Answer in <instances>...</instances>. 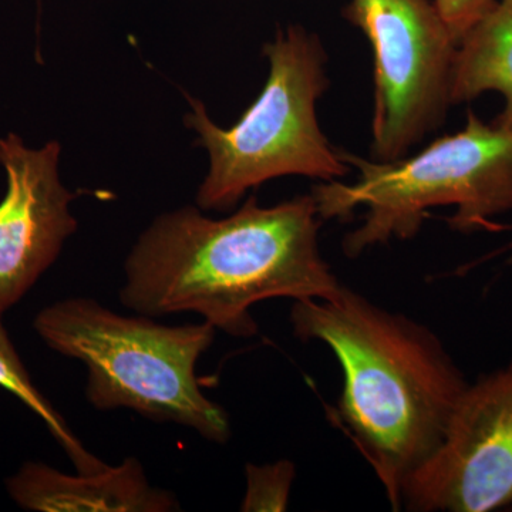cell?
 I'll return each instance as SVG.
<instances>
[{"instance_id":"1","label":"cell","mask_w":512,"mask_h":512,"mask_svg":"<svg viewBox=\"0 0 512 512\" xmlns=\"http://www.w3.org/2000/svg\"><path fill=\"white\" fill-rule=\"evenodd\" d=\"M313 195L275 207L255 197L224 220L185 207L158 217L128 255L120 302L157 318L194 312L234 338H254L251 309L272 298L328 299L339 292L319 249Z\"/></svg>"},{"instance_id":"2","label":"cell","mask_w":512,"mask_h":512,"mask_svg":"<svg viewBox=\"0 0 512 512\" xmlns=\"http://www.w3.org/2000/svg\"><path fill=\"white\" fill-rule=\"evenodd\" d=\"M291 325L336 356L343 386L328 419L402 510L404 481L440 446L470 383L463 370L433 330L345 285L332 298L293 301Z\"/></svg>"},{"instance_id":"3","label":"cell","mask_w":512,"mask_h":512,"mask_svg":"<svg viewBox=\"0 0 512 512\" xmlns=\"http://www.w3.org/2000/svg\"><path fill=\"white\" fill-rule=\"evenodd\" d=\"M339 153L359 170V180L328 181L312 195L322 221L345 220L356 208H367L363 224L343 239L348 258L394 238L416 237L430 208L456 207L448 224L466 234L497 228L491 220L512 211V131L485 124L473 111L463 130L413 157L372 163Z\"/></svg>"},{"instance_id":"4","label":"cell","mask_w":512,"mask_h":512,"mask_svg":"<svg viewBox=\"0 0 512 512\" xmlns=\"http://www.w3.org/2000/svg\"><path fill=\"white\" fill-rule=\"evenodd\" d=\"M35 329L50 349L86 366V397L96 409L134 410L181 424L212 443L231 439L228 413L205 396L195 375L217 330L205 320L167 326L72 298L43 309Z\"/></svg>"},{"instance_id":"5","label":"cell","mask_w":512,"mask_h":512,"mask_svg":"<svg viewBox=\"0 0 512 512\" xmlns=\"http://www.w3.org/2000/svg\"><path fill=\"white\" fill-rule=\"evenodd\" d=\"M269 77L235 126H215L201 101L187 96L188 127L210 154V173L197 195L201 210L234 208L249 188L271 178L303 175L335 181L349 173L338 148L323 136L316 100L328 89L325 53L318 37L291 26L264 47Z\"/></svg>"},{"instance_id":"6","label":"cell","mask_w":512,"mask_h":512,"mask_svg":"<svg viewBox=\"0 0 512 512\" xmlns=\"http://www.w3.org/2000/svg\"><path fill=\"white\" fill-rule=\"evenodd\" d=\"M343 18L375 55L372 157L400 160L446 119L457 42L430 0H352Z\"/></svg>"},{"instance_id":"7","label":"cell","mask_w":512,"mask_h":512,"mask_svg":"<svg viewBox=\"0 0 512 512\" xmlns=\"http://www.w3.org/2000/svg\"><path fill=\"white\" fill-rule=\"evenodd\" d=\"M402 510H512V360L468 383L440 446L403 483Z\"/></svg>"},{"instance_id":"8","label":"cell","mask_w":512,"mask_h":512,"mask_svg":"<svg viewBox=\"0 0 512 512\" xmlns=\"http://www.w3.org/2000/svg\"><path fill=\"white\" fill-rule=\"evenodd\" d=\"M60 144L30 150L22 138H0L8 191L0 202V312L8 311L56 261L77 229L59 178Z\"/></svg>"},{"instance_id":"9","label":"cell","mask_w":512,"mask_h":512,"mask_svg":"<svg viewBox=\"0 0 512 512\" xmlns=\"http://www.w3.org/2000/svg\"><path fill=\"white\" fill-rule=\"evenodd\" d=\"M10 497L29 511L174 512L180 503L170 491L148 483L137 458L92 473L64 474L42 463H26L8 480Z\"/></svg>"},{"instance_id":"10","label":"cell","mask_w":512,"mask_h":512,"mask_svg":"<svg viewBox=\"0 0 512 512\" xmlns=\"http://www.w3.org/2000/svg\"><path fill=\"white\" fill-rule=\"evenodd\" d=\"M485 92L503 94L505 107L494 124L512 131V0H495L457 45L451 106Z\"/></svg>"},{"instance_id":"11","label":"cell","mask_w":512,"mask_h":512,"mask_svg":"<svg viewBox=\"0 0 512 512\" xmlns=\"http://www.w3.org/2000/svg\"><path fill=\"white\" fill-rule=\"evenodd\" d=\"M2 315L3 312H0V386L15 394L32 412L45 421L47 429L66 451L77 471L92 473L106 467V463L84 448L55 407L36 389L15 346L10 342L8 333L3 328Z\"/></svg>"},{"instance_id":"12","label":"cell","mask_w":512,"mask_h":512,"mask_svg":"<svg viewBox=\"0 0 512 512\" xmlns=\"http://www.w3.org/2000/svg\"><path fill=\"white\" fill-rule=\"evenodd\" d=\"M295 474V464L289 460L264 466L247 464V493L241 511H286Z\"/></svg>"},{"instance_id":"13","label":"cell","mask_w":512,"mask_h":512,"mask_svg":"<svg viewBox=\"0 0 512 512\" xmlns=\"http://www.w3.org/2000/svg\"><path fill=\"white\" fill-rule=\"evenodd\" d=\"M495 0H434L441 19L457 45L467 30L493 6Z\"/></svg>"}]
</instances>
